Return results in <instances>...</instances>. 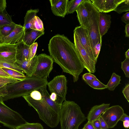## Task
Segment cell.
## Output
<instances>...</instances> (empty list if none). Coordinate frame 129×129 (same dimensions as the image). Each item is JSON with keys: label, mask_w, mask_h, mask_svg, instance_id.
Instances as JSON below:
<instances>
[{"label": "cell", "mask_w": 129, "mask_h": 129, "mask_svg": "<svg viewBox=\"0 0 129 129\" xmlns=\"http://www.w3.org/2000/svg\"><path fill=\"white\" fill-rule=\"evenodd\" d=\"M50 56L63 71L72 75L77 82L84 68L74 44L64 35L57 34L48 44Z\"/></svg>", "instance_id": "obj_1"}, {"label": "cell", "mask_w": 129, "mask_h": 129, "mask_svg": "<svg viewBox=\"0 0 129 129\" xmlns=\"http://www.w3.org/2000/svg\"><path fill=\"white\" fill-rule=\"evenodd\" d=\"M47 80L26 76L24 79L7 84V94L2 98L4 101L29 94L33 91L46 87Z\"/></svg>", "instance_id": "obj_2"}, {"label": "cell", "mask_w": 129, "mask_h": 129, "mask_svg": "<svg viewBox=\"0 0 129 129\" xmlns=\"http://www.w3.org/2000/svg\"><path fill=\"white\" fill-rule=\"evenodd\" d=\"M59 115L61 129H78L86 118L79 105L66 100L61 104Z\"/></svg>", "instance_id": "obj_3"}, {"label": "cell", "mask_w": 129, "mask_h": 129, "mask_svg": "<svg viewBox=\"0 0 129 129\" xmlns=\"http://www.w3.org/2000/svg\"><path fill=\"white\" fill-rule=\"evenodd\" d=\"M29 106L34 108L38 113L40 118L51 128L56 127L59 122V115L47 103L42 97L40 100L32 98L29 94L22 96Z\"/></svg>", "instance_id": "obj_4"}, {"label": "cell", "mask_w": 129, "mask_h": 129, "mask_svg": "<svg viewBox=\"0 0 129 129\" xmlns=\"http://www.w3.org/2000/svg\"><path fill=\"white\" fill-rule=\"evenodd\" d=\"M27 122L19 113L7 106L0 98V123L11 129L16 127Z\"/></svg>", "instance_id": "obj_5"}, {"label": "cell", "mask_w": 129, "mask_h": 129, "mask_svg": "<svg viewBox=\"0 0 129 129\" xmlns=\"http://www.w3.org/2000/svg\"><path fill=\"white\" fill-rule=\"evenodd\" d=\"M67 83L66 76L61 75L54 77L47 84L50 92H54L56 94L57 97L56 103L60 106L66 100L68 89Z\"/></svg>", "instance_id": "obj_6"}, {"label": "cell", "mask_w": 129, "mask_h": 129, "mask_svg": "<svg viewBox=\"0 0 129 129\" xmlns=\"http://www.w3.org/2000/svg\"><path fill=\"white\" fill-rule=\"evenodd\" d=\"M98 10L89 0H83L76 10L80 26L88 29L89 23Z\"/></svg>", "instance_id": "obj_7"}, {"label": "cell", "mask_w": 129, "mask_h": 129, "mask_svg": "<svg viewBox=\"0 0 129 129\" xmlns=\"http://www.w3.org/2000/svg\"><path fill=\"white\" fill-rule=\"evenodd\" d=\"M53 60L49 55L41 54L37 56V64L34 73L31 77L47 80L53 68Z\"/></svg>", "instance_id": "obj_8"}, {"label": "cell", "mask_w": 129, "mask_h": 129, "mask_svg": "<svg viewBox=\"0 0 129 129\" xmlns=\"http://www.w3.org/2000/svg\"><path fill=\"white\" fill-rule=\"evenodd\" d=\"M74 42L77 52L84 68L90 73H94L96 70V62L92 58L83 47L76 34H74Z\"/></svg>", "instance_id": "obj_9"}, {"label": "cell", "mask_w": 129, "mask_h": 129, "mask_svg": "<svg viewBox=\"0 0 129 129\" xmlns=\"http://www.w3.org/2000/svg\"><path fill=\"white\" fill-rule=\"evenodd\" d=\"M123 109L119 105L109 107L102 113L101 116L109 128H114L117 124L124 113Z\"/></svg>", "instance_id": "obj_10"}, {"label": "cell", "mask_w": 129, "mask_h": 129, "mask_svg": "<svg viewBox=\"0 0 129 129\" xmlns=\"http://www.w3.org/2000/svg\"><path fill=\"white\" fill-rule=\"evenodd\" d=\"M100 12L97 10L94 14L88 29V37L93 53L95 46L99 43H102V38L99 32V15Z\"/></svg>", "instance_id": "obj_11"}, {"label": "cell", "mask_w": 129, "mask_h": 129, "mask_svg": "<svg viewBox=\"0 0 129 129\" xmlns=\"http://www.w3.org/2000/svg\"><path fill=\"white\" fill-rule=\"evenodd\" d=\"M80 43L90 56L97 62L94 57L90 42L88 29L81 26L76 27L74 30Z\"/></svg>", "instance_id": "obj_12"}, {"label": "cell", "mask_w": 129, "mask_h": 129, "mask_svg": "<svg viewBox=\"0 0 129 129\" xmlns=\"http://www.w3.org/2000/svg\"><path fill=\"white\" fill-rule=\"evenodd\" d=\"M92 4L100 12L107 13L114 11L117 5L124 0H91Z\"/></svg>", "instance_id": "obj_13"}, {"label": "cell", "mask_w": 129, "mask_h": 129, "mask_svg": "<svg viewBox=\"0 0 129 129\" xmlns=\"http://www.w3.org/2000/svg\"><path fill=\"white\" fill-rule=\"evenodd\" d=\"M24 34L23 26L20 24H16L15 29L10 35L0 38L1 43L16 44L22 41Z\"/></svg>", "instance_id": "obj_14"}, {"label": "cell", "mask_w": 129, "mask_h": 129, "mask_svg": "<svg viewBox=\"0 0 129 129\" xmlns=\"http://www.w3.org/2000/svg\"><path fill=\"white\" fill-rule=\"evenodd\" d=\"M37 56L35 55L30 60L16 61V64L26 74V76L31 77L35 71L37 64Z\"/></svg>", "instance_id": "obj_15"}, {"label": "cell", "mask_w": 129, "mask_h": 129, "mask_svg": "<svg viewBox=\"0 0 129 129\" xmlns=\"http://www.w3.org/2000/svg\"><path fill=\"white\" fill-rule=\"evenodd\" d=\"M16 44L0 43V59L16 60Z\"/></svg>", "instance_id": "obj_16"}, {"label": "cell", "mask_w": 129, "mask_h": 129, "mask_svg": "<svg viewBox=\"0 0 129 129\" xmlns=\"http://www.w3.org/2000/svg\"><path fill=\"white\" fill-rule=\"evenodd\" d=\"M68 0H50L51 9L55 16L64 17L67 13Z\"/></svg>", "instance_id": "obj_17"}, {"label": "cell", "mask_w": 129, "mask_h": 129, "mask_svg": "<svg viewBox=\"0 0 129 129\" xmlns=\"http://www.w3.org/2000/svg\"><path fill=\"white\" fill-rule=\"evenodd\" d=\"M30 46L25 44L22 41L16 44V61L30 60Z\"/></svg>", "instance_id": "obj_18"}, {"label": "cell", "mask_w": 129, "mask_h": 129, "mask_svg": "<svg viewBox=\"0 0 129 129\" xmlns=\"http://www.w3.org/2000/svg\"><path fill=\"white\" fill-rule=\"evenodd\" d=\"M110 104L104 103L92 107L88 114L87 118L88 121L92 122L99 118L103 112L109 107Z\"/></svg>", "instance_id": "obj_19"}, {"label": "cell", "mask_w": 129, "mask_h": 129, "mask_svg": "<svg viewBox=\"0 0 129 129\" xmlns=\"http://www.w3.org/2000/svg\"><path fill=\"white\" fill-rule=\"evenodd\" d=\"M111 15L106 13L100 12L99 15V27L102 37L106 33L110 28L111 23Z\"/></svg>", "instance_id": "obj_20"}, {"label": "cell", "mask_w": 129, "mask_h": 129, "mask_svg": "<svg viewBox=\"0 0 129 129\" xmlns=\"http://www.w3.org/2000/svg\"><path fill=\"white\" fill-rule=\"evenodd\" d=\"M44 34V31L32 29L28 32L24 33L22 41L27 45L30 46L35 43L37 39Z\"/></svg>", "instance_id": "obj_21"}, {"label": "cell", "mask_w": 129, "mask_h": 129, "mask_svg": "<svg viewBox=\"0 0 129 129\" xmlns=\"http://www.w3.org/2000/svg\"><path fill=\"white\" fill-rule=\"evenodd\" d=\"M38 9H31L27 11L24 17V24L23 27L24 28V33L30 31L32 21L39 12Z\"/></svg>", "instance_id": "obj_22"}, {"label": "cell", "mask_w": 129, "mask_h": 129, "mask_svg": "<svg viewBox=\"0 0 129 129\" xmlns=\"http://www.w3.org/2000/svg\"><path fill=\"white\" fill-rule=\"evenodd\" d=\"M38 90L40 92L42 97L44 99L48 104L59 115L61 106L58 104L50 98V95L47 90L46 87Z\"/></svg>", "instance_id": "obj_23"}, {"label": "cell", "mask_w": 129, "mask_h": 129, "mask_svg": "<svg viewBox=\"0 0 129 129\" xmlns=\"http://www.w3.org/2000/svg\"><path fill=\"white\" fill-rule=\"evenodd\" d=\"M16 61L10 59H0V67L14 70L22 73L24 72L16 63Z\"/></svg>", "instance_id": "obj_24"}, {"label": "cell", "mask_w": 129, "mask_h": 129, "mask_svg": "<svg viewBox=\"0 0 129 129\" xmlns=\"http://www.w3.org/2000/svg\"><path fill=\"white\" fill-rule=\"evenodd\" d=\"M121 77L114 72L111 77L106 85L107 88L111 91H113L118 85L121 84Z\"/></svg>", "instance_id": "obj_25"}, {"label": "cell", "mask_w": 129, "mask_h": 129, "mask_svg": "<svg viewBox=\"0 0 129 129\" xmlns=\"http://www.w3.org/2000/svg\"><path fill=\"white\" fill-rule=\"evenodd\" d=\"M11 17L12 16L8 14L6 10L0 11V27L13 23L14 22Z\"/></svg>", "instance_id": "obj_26"}, {"label": "cell", "mask_w": 129, "mask_h": 129, "mask_svg": "<svg viewBox=\"0 0 129 129\" xmlns=\"http://www.w3.org/2000/svg\"><path fill=\"white\" fill-rule=\"evenodd\" d=\"M83 0H71L67 4L66 14L72 13L76 11Z\"/></svg>", "instance_id": "obj_27"}, {"label": "cell", "mask_w": 129, "mask_h": 129, "mask_svg": "<svg viewBox=\"0 0 129 129\" xmlns=\"http://www.w3.org/2000/svg\"><path fill=\"white\" fill-rule=\"evenodd\" d=\"M16 24L13 23L6 25L0 27V37H6L10 35L15 29Z\"/></svg>", "instance_id": "obj_28"}, {"label": "cell", "mask_w": 129, "mask_h": 129, "mask_svg": "<svg viewBox=\"0 0 129 129\" xmlns=\"http://www.w3.org/2000/svg\"><path fill=\"white\" fill-rule=\"evenodd\" d=\"M2 69L12 78L18 81L22 80L26 78V76L24 74L11 69L2 68Z\"/></svg>", "instance_id": "obj_29"}, {"label": "cell", "mask_w": 129, "mask_h": 129, "mask_svg": "<svg viewBox=\"0 0 129 129\" xmlns=\"http://www.w3.org/2000/svg\"><path fill=\"white\" fill-rule=\"evenodd\" d=\"M31 29L40 31H44L43 22L37 16L35 17L32 21Z\"/></svg>", "instance_id": "obj_30"}, {"label": "cell", "mask_w": 129, "mask_h": 129, "mask_svg": "<svg viewBox=\"0 0 129 129\" xmlns=\"http://www.w3.org/2000/svg\"><path fill=\"white\" fill-rule=\"evenodd\" d=\"M85 82L94 89L102 90L107 88L106 85L102 83L98 79Z\"/></svg>", "instance_id": "obj_31"}, {"label": "cell", "mask_w": 129, "mask_h": 129, "mask_svg": "<svg viewBox=\"0 0 129 129\" xmlns=\"http://www.w3.org/2000/svg\"><path fill=\"white\" fill-rule=\"evenodd\" d=\"M14 129H43L42 125L39 123H29L26 122Z\"/></svg>", "instance_id": "obj_32"}, {"label": "cell", "mask_w": 129, "mask_h": 129, "mask_svg": "<svg viewBox=\"0 0 129 129\" xmlns=\"http://www.w3.org/2000/svg\"><path fill=\"white\" fill-rule=\"evenodd\" d=\"M129 11V0H124L117 5L114 10L119 14Z\"/></svg>", "instance_id": "obj_33"}, {"label": "cell", "mask_w": 129, "mask_h": 129, "mask_svg": "<svg viewBox=\"0 0 129 129\" xmlns=\"http://www.w3.org/2000/svg\"><path fill=\"white\" fill-rule=\"evenodd\" d=\"M121 69L123 71L125 77L129 78V58H126L121 62Z\"/></svg>", "instance_id": "obj_34"}, {"label": "cell", "mask_w": 129, "mask_h": 129, "mask_svg": "<svg viewBox=\"0 0 129 129\" xmlns=\"http://www.w3.org/2000/svg\"><path fill=\"white\" fill-rule=\"evenodd\" d=\"M18 81L12 78H8L0 76V84H10L17 82Z\"/></svg>", "instance_id": "obj_35"}, {"label": "cell", "mask_w": 129, "mask_h": 129, "mask_svg": "<svg viewBox=\"0 0 129 129\" xmlns=\"http://www.w3.org/2000/svg\"><path fill=\"white\" fill-rule=\"evenodd\" d=\"M38 44L37 42H35L30 46V60L35 55L36 53Z\"/></svg>", "instance_id": "obj_36"}, {"label": "cell", "mask_w": 129, "mask_h": 129, "mask_svg": "<svg viewBox=\"0 0 129 129\" xmlns=\"http://www.w3.org/2000/svg\"><path fill=\"white\" fill-rule=\"evenodd\" d=\"M82 78L85 82L97 79L94 75L89 72L84 74L82 76Z\"/></svg>", "instance_id": "obj_37"}, {"label": "cell", "mask_w": 129, "mask_h": 129, "mask_svg": "<svg viewBox=\"0 0 129 129\" xmlns=\"http://www.w3.org/2000/svg\"><path fill=\"white\" fill-rule=\"evenodd\" d=\"M29 95L34 100H40L42 98L41 94L38 90L34 91Z\"/></svg>", "instance_id": "obj_38"}, {"label": "cell", "mask_w": 129, "mask_h": 129, "mask_svg": "<svg viewBox=\"0 0 129 129\" xmlns=\"http://www.w3.org/2000/svg\"><path fill=\"white\" fill-rule=\"evenodd\" d=\"M122 92L124 97L129 102V84H126L122 91Z\"/></svg>", "instance_id": "obj_39"}, {"label": "cell", "mask_w": 129, "mask_h": 129, "mask_svg": "<svg viewBox=\"0 0 129 129\" xmlns=\"http://www.w3.org/2000/svg\"><path fill=\"white\" fill-rule=\"evenodd\" d=\"M7 84H0V98H2L7 94L6 86Z\"/></svg>", "instance_id": "obj_40"}, {"label": "cell", "mask_w": 129, "mask_h": 129, "mask_svg": "<svg viewBox=\"0 0 129 129\" xmlns=\"http://www.w3.org/2000/svg\"><path fill=\"white\" fill-rule=\"evenodd\" d=\"M121 19L126 24H129V12H126L121 17Z\"/></svg>", "instance_id": "obj_41"}, {"label": "cell", "mask_w": 129, "mask_h": 129, "mask_svg": "<svg viewBox=\"0 0 129 129\" xmlns=\"http://www.w3.org/2000/svg\"><path fill=\"white\" fill-rule=\"evenodd\" d=\"M92 122L95 129H101L100 122L99 118Z\"/></svg>", "instance_id": "obj_42"}, {"label": "cell", "mask_w": 129, "mask_h": 129, "mask_svg": "<svg viewBox=\"0 0 129 129\" xmlns=\"http://www.w3.org/2000/svg\"><path fill=\"white\" fill-rule=\"evenodd\" d=\"M101 129H109L108 126L105 121L104 120L101 115L99 117Z\"/></svg>", "instance_id": "obj_43"}, {"label": "cell", "mask_w": 129, "mask_h": 129, "mask_svg": "<svg viewBox=\"0 0 129 129\" xmlns=\"http://www.w3.org/2000/svg\"><path fill=\"white\" fill-rule=\"evenodd\" d=\"M82 129H95L94 127L92 122L88 121L84 125Z\"/></svg>", "instance_id": "obj_44"}, {"label": "cell", "mask_w": 129, "mask_h": 129, "mask_svg": "<svg viewBox=\"0 0 129 129\" xmlns=\"http://www.w3.org/2000/svg\"><path fill=\"white\" fill-rule=\"evenodd\" d=\"M6 0H0V11L6 10Z\"/></svg>", "instance_id": "obj_45"}, {"label": "cell", "mask_w": 129, "mask_h": 129, "mask_svg": "<svg viewBox=\"0 0 129 129\" xmlns=\"http://www.w3.org/2000/svg\"><path fill=\"white\" fill-rule=\"evenodd\" d=\"M0 76L8 78H12L11 76H10L6 73L4 70L2 69V68L0 67Z\"/></svg>", "instance_id": "obj_46"}, {"label": "cell", "mask_w": 129, "mask_h": 129, "mask_svg": "<svg viewBox=\"0 0 129 129\" xmlns=\"http://www.w3.org/2000/svg\"><path fill=\"white\" fill-rule=\"evenodd\" d=\"M119 121H121L123 122L125 121H129V117L126 114L124 113L122 115Z\"/></svg>", "instance_id": "obj_47"}, {"label": "cell", "mask_w": 129, "mask_h": 129, "mask_svg": "<svg viewBox=\"0 0 129 129\" xmlns=\"http://www.w3.org/2000/svg\"><path fill=\"white\" fill-rule=\"evenodd\" d=\"M50 98L52 101L56 103L57 97L56 94L55 93H51V95H50Z\"/></svg>", "instance_id": "obj_48"}, {"label": "cell", "mask_w": 129, "mask_h": 129, "mask_svg": "<svg viewBox=\"0 0 129 129\" xmlns=\"http://www.w3.org/2000/svg\"><path fill=\"white\" fill-rule=\"evenodd\" d=\"M125 27V37L128 38L129 37V24H126Z\"/></svg>", "instance_id": "obj_49"}, {"label": "cell", "mask_w": 129, "mask_h": 129, "mask_svg": "<svg viewBox=\"0 0 129 129\" xmlns=\"http://www.w3.org/2000/svg\"><path fill=\"white\" fill-rule=\"evenodd\" d=\"M123 124L124 127L126 128H128L129 127V121H125L123 122Z\"/></svg>", "instance_id": "obj_50"}, {"label": "cell", "mask_w": 129, "mask_h": 129, "mask_svg": "<svg viewBox=\"0 0 129 129\" xmlns=\"http://www.w3.org/2000/svg\"><path fill=\"white\" fill-rule=\"evenodd\" d=\"M125 55L126 58H129V49L125 52Z\"/></svg>", "instance_id": "obj_51"}, {"label": "cell", "mask_w": 129, "mask_h": 129, "mask_svg": "<svg viewBox=\"0 0 129 129\" xmlns=\"http://www.w3.org/2000/svg\"><path fill=\"white\" fill-rule=\"evenodd\" d=\"M1 43V38L0 37V43Z\"/></svg>", "instance_id": "obj_52"}]
</instances>
